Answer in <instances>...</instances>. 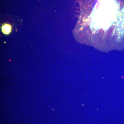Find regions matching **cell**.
I'll list each match as a JSON object with an SVG mask.
<instances>
[{
	"instance_id": "1",
	"label": "cell",
	"mask_w": 124,
	"mask_h": 124,
	"mask_svg": "<svg viewBox=\"0 0 124 124\" xmlns=\"http://www.w3.org/2000/svg\"><path fill=\"white\" fill-rule=\"evenodd\" d=\"M11 27L9 24H5L2 26V31L3 33L5 34H8L11 31Z\"/></svg>"
}]
</instances>
